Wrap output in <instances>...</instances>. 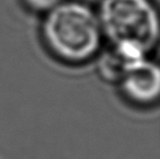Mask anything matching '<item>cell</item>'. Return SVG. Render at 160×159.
<instances>
[{"mask_svg":"<svg viewBox=\"0 0 160 159\" xmlns=\"http://www.w3.org/2000/svg\"><path fill=\"white\" fill-rule=\"evenodd\" d=\"M63 0H25L26 5L33 11L47 13L54 7L60 5Z\"/></svg>","mask_w":160,"mask_h":159,"instance_id":"obj_4","label":"cell"},{"mask_svg":"<svg viewBox=\"0 0 160 159\" xmlns=\"http://www.w3.org/2000/svg\"><path fill=\"white\" fill-rule=\"evenodd\" d=\"M103 36L111 44H132L148 53L159 40V15L151 0H101Z\"/></svg>","mask_w":160,"mask_h":159,"instance_id":"obj_2","label":"cell"},{"mask_svg":"<svg viewBox=\"0 0 160 159\" xmlns=\"http://www.w3.org/2000/svg\"><path fill=\"white\" fill-rule=\"evenodd\" d=\"M42 35L50 52L68 63L95 58L103 40L97 13L76 1H62L46 13Z\"/></svg>","mask_w":160,"mask_h":159,"instance_id":"obj_1","label":"cell"},{"mask_svg":"<svg viewBox=\"0 0 160 159\" xmlns=\"http://www.w3.org/2000/svg\"><path fill=\"white\" fill-rule=\"evenodd\" d=\"M122 90L130 101L147 105L158 100L160 93V70L147 59L131 66L119 80Z\"/></svg>","mask_w":160,"mask_h":159,"instance_id":"obj_3","label":"cell"}]
</instances>
